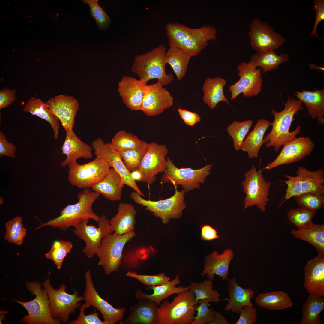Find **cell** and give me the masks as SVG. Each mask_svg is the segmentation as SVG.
Wrapping results in <instances>:
<instances>
[{"instance_id": "6da1fadb", "label": "cell", "mask_w": 324, "mask_h": 324, "mask_svg": "<svg viewBox=\"0 0 324 324\" xmlns=\"http://www.w3.org/2000/svg\"><path fill=\"white\" fill-rule=\"evenodd\" d=\"M100 195L89 189H84L78 193L77 203L68 205L61 210L59 216L41 224L34 230L48 226L65 231L71 226L75 227L83 221L90 219L98 223L100 217L94 212L92 206Z\"/></svg>"}, {"instance_id": "7a4b0ae2", "label": "cell", "mask_w": 324, "mask_h": 324, "mask_svg": "<svg viewBox=\"0 0 324 324\" xmlns=\"http://www.w3.org/2000/svg\"><path fill=\"white\" fill-rule=\"evenodd\" d=\"M303 103L300 100L288 96L283 110L278 112L274 109L272 110L274 119L271 122L272 128L271 131L264 137L266 147H273L275 152H278L284 144L296 137L301 131V126L298 125L292 131H290V128L295 120L294 116L298 114L300 110L304 109Z\"/></svg>"}, {"instance_id": "3957f363", "label": "cell", "mask_w": 324, "mask_h": 324, "mask_svg": "<svg viewBox=\"0 0 324 324\" xmlns=\"http://www.w3.org/2000/svg\"><path fill=\"white\" fill-rule=\"evenodd\" d=\"M166 52L165 47L160 45L146 53L137 55L131 67V72L147 84L151 80L157 79L163 86L170 84L174 78L171 73L166 72Z\"/></svg>"}, {"instance_id": "277c9868", "label": "cell", "mask_w": 324, "mask_h": 324, "mask_svg": "<svg viewBox=\"0 0 324 324\" xmlns=\"http://www.w3.org/2000/svg\"><path fill=\"white\" fill-rule=\"evenodd\" d=\"M170 302L166 300L160 305L157 324H191L199 302L189 290L179 293Z\"/></svg>"}, {"instance_id": "5b68a950", "label": "cell", "mask_w": 324, "mask_h": 324, "mask_svg": "<svg viewBox=\"0 0 324 324\" xmlns=\"http://www.w3.org/2000/svg\"><path fill=\"white\" fill-rule=\"evenodd\" d=\"M296 174V176L285 175L287 180H278L284 182L287 186L285 195L280 201L279 206L290 198L302 194L315 192L324 194V170L322 168L310 171L300 166Z\"/></svg>"}, {"instance_id": "8992f818", "label": "cell", "mask_w": 324, "mask_h": 324, "mask_svg": "<svg viewBox=\"0 0 324 324\" xmlns=\"http://www.w3.org/2000/svg\"><path fill=\"white\" fill-rule=\"evenodd\" d=\"M26 286L32 295L36 296L35 298L26 302L13 300L28 312V315L25 316L22 321L30 324H61L51 314L48 295L46 290L42 289L40 283L37 281L27 282Z\"/></svg>"}, {"instance_id": "52a82bcc", "label": "cell", "mask_w": 324, "mask_h": 324, "mask_svg": "<svg viewBox=\"0 0 324 324\" xmlns=\"http://www.w3.org/2000/svg\"><path fill=\"white\" fill-rule=\"evenodd\" d=\"M136 235L134 231L123 235L113 232L103 238L96 255L99 259L98 265L103 267L106 275L118 270L124 247Z\"/></svg>"}, {"instance_id": "ba28073f", "label": "cell", "mask_w": 324, "mask_h": 324, "mask_svg": "<svg viewBox=\"0 0 324 324\" xmlns=\"http://www.w3.org/2000/svg\"><path fill=\"white\" fill-rule=\"evenodd\" d=\"M42 285L49 296L52 316L61 322L67 323L70 315L81 306L80 302L84 300L83 296L80 295L75 290L72 294L68 293L66 292L67 287L64 284L61 285L58 289H55L49 279L45 281Z\"/></svg>"}, {"instance_id": "9c48e42d", "label": "cell", "mask_w": 324, "mask_h": 324, "mask_svg": "<svg viewBox=\"0 0 324 324\" xmlns=\"http://www.w3.org/2000/svg\"><path fill=\"white\" fill-rule=\"evenodd\" d=\"M185 193L183 190L180 191L176 188L173 196L157 201L146 200L135 191L131 192L130 197L135 203L145 207L147 210L166 224L170 219H178L182 216L186 207L184 202Z\"/></svg>"}, {"instance_id": "30bf717a", "label": "cell", "mask_w": 324, "mask_h": 324, "mask_svg": "<svg viewBox=\"0 0 324 324\" xmlns=\"http://www.w3.org/2000/svg\"><path fill=\"white\" fill-rule=\"evenodd\" d=\"M68 180L73 186L81 189H89L103 178L110 168L108 163L98 157L93 161L80 164L76 160L70 163Z\"/></svg>"}, {"instance_id": "8fae6325", "label": "cell", "mask_w": 324, "mask_h": 324, "mask_svg": "<svg viewBox=\"0 0 324 324\" xmlns=\"http://www.w3.org/2000/svg\"><path fill=\"white\" fill-rule=\"evenodd\" d=\"M167 167L161 178L164 183H170L175 188L181 185L185 192L195 189H200L201 184L204 183L206 178L211 173L212 165L207 164L198 169L191 168H179L172 160L167 157Z\"/></svg>"}, {"instance_id": "7c38bea8", "label": "cell", "mask_w": 324, "mask_h": 324, "mask_svg": "<svg viewBox=\"0 0 324 324\" xmlns=\"http://www.w3.org/2000/svg\"><path fill=\"white\" fill-rule=\"evenodd\" d=\"M264 168L257 170L254 165L246 172L242 181L243 190L246 194L244 209L256 205L262 212L266 209L269 201V192L271 183L267 182L262 174Z\"/></svg>"}, {"instance_id": "4fadbf2b", "label": "cell", "mask_w": 324, "mask_h": 324, "mask_svg": "<svg viewBox=\"0 0 324 324\" xmlns=\"http://www.w3.org/2000/svg\"><path fill=\"white\" fill-rule=\"evenodd\" d=\"M239 80L229 87L231 100H235L240 94L243 96L252 97L257 96L261 92L263 79L261 69L250 62L241 63L237 67Z\"/></svg>"}, {"instance_id": "5bb4252c", "label": "cell", "mask_w": 324, "mask_h": 324, "mask_svg": "<svg viewBox=\"0 0 324 324\" xmlns=\"http://www.w3.org/2000/svg\"><path fill=\"white\" fill-rule=\"evenodd\" d=\"M85 288L84 304L87 308L92 306L101 314L105 324H115L122 320L126 309L116 308L100 296L94 284L89 270L85 273Z\"/></svg>"}, {"instance_id": "9a60e30c", "label": "cell", "mask_w": 324, "mask_h": 324, "mask_svg": "<svg viewBox=\"0 0 324 324\" xmlns=\"http://www.w3.org/2000/svg\"><path fill=\"white\" fill-rule=\"evenodd\" d=\"M250 28V45L256 52H274L285 42V39L281 35L258 19L252 21Z\"/></svg>"}, {"instance_id": "2e32d148", "label": "cell", "mask_w": 324, "mask_h": 324, "mask_svg": "<svg viewBox=\"0 0 324 324\" xmlns=\"http://www.w3.org/2000/svg\"><path fill=\"white\" fill-rule=\"evenodd\" d=\"M89 220H85L75 227L74 232L84 241L86 245L82 251L88 258H91L96 254L103 238L112 233L109 220L105 215L100 217L98 227L92 224L88 225Z\"/></svg>"}, {"instance_id": "e0dca14e", "label": "cell", "mask_w": 324, "mask_h": 324, "mask_svg": "<svg viewBox=\"0 0 324 324\" xmlns=\"http://www.w3.org/2000/svg\"><path fill=\"white\" fill-rule=\"evenodd\" d=\"M168 153L165 145L148 143L139 169L142 175L141 182L151 184L156 180L157 173L164 172L167 167L166 157Z\"/></svg>"}, {"instance_id": "ac0fdd59", "label": "cell", "mask_w": 324, "mask_h": 324, "mask_svg": "<svg viewBox=\"0 0 324 324\" xmlns=\"http://www.w3.org/2000/svg\"><path fill=\"white\" fill-rule=\"evenodd\" d=\"M92 146L96 157L104 159L110 167L114 169L121 176L125 184L133 188L142 196L145 197L132 178L131 172L124 163L119 152L114 148L111 143H105L102 138H99L92 141Z\"/></svg>"}, {"instance_id": "d6986e66", "label": "cell", "mask_w": 324, "mask_h": 324, "mask_svg": "<svg viewBox=\"0 0 324 324\" xmlns=\"http://www.w3.org/2000/svg\"><path fill=\"white\" fill-rule=\"evenodd\" d=\"M277 157L264 168L268 170L278 166L297 162L310 154L314 144L308 136L296 137L283 145Z\"/></svg>"}, {"instance_id": "ffe728a7", "label": "cell", "mask_w": 324, "mask_h": 324, "mask_svg": "<svg viewBox=\"0 0 324 324\" xmlns=\"http://www.w3.org/2000/svg\"><path fill=\"white\" fill-rule=\"evenodd\" d=\"M173 102V98L170 92L157 81L147 85L141 110L147 116H156L171 107Z\"/></svg>"}, {"instance_id": "44dd1931", "label": "cell", "mask_w": 324, "mask_h": 324, "mask_svg": "<svg viewBox=\"0 0 324 324\" xmlns=\"http://www.w3.org/2000/svg\"><path fill=\"white\" fill-rule=\"evenodd\" d=\"M45 102L66 131L73 129L75 117L79 109V103L76 98L73 96L60 94Z\"/></svg>"}, {"instance_id": "7402d4cb", "label": "cell", "mask_w": 324, "mask_h": 324, "mask_svg": "<svg viewBox=\"0 0 324 324\" xmlns=\"http://www.w3.org/2000/svg\"><path fill=\"white\" fill-rule=\"evenodd\" d=\"M147 84L139 79L124 76L119 82L118 90L122 100L129 109L141 110Z\"/></svg>"}, {"instance_id": "603a6c76", "label": "cell", "mask_w": 324, "mask_h": 324, "mask_svg": "<svg viewBox=\"0 0 324 324\" xmlns=\"http://www.w3.org/2000/svg\"><path fill=\"white\" fill-rule=\"evenodd\" d=\"M304 286L309 296H324V256L318 255L309 260L304 267Z\"/></svg>"}, {"instance_id": "cb8c5ba5", "label": "cell", "mask_w": 324, "mask_h": 324, "mask_svg": "<svg viewBox=\"0 0 324 324\" xmlns=\"http://www.w3.org/2000/svg\"><path fill=\"white\" fill-rule=\"evenodd\" d=\"M234 256L231 249H227L220 254L217 251H214L206 257L201 275H206L208 279L212 280L216 275L220 276L223 281L226 280L229 265Z\"/></svg>"}, {"instance_id": "d4e9b609", "label": "cell", "mask_w": 324, "mask_h": 324, "mask_svg": "<svg viewBox=\"0 0 324 324\" xmlns=\"http://www.w3.org/2000/svg\"><path fill=\"white\" fill-rule=\"evenodd\" d=\"M166 33L169 43L197 38H217V31L213 27L207 25L197 28H193L178 22H169L166 26Z\"/></svg>"}, {"instance_id": "484cf974", "label": "cell", "mask_w": 324, "mask_h": 324, "mask_svg": "<svg viewBox=\"0 0 324 324\" xmlns=\"http://www.w3.org/2000/svg\"><path fill=\"white\" fill-rule=\"evenodd\" d=\"M129 308L130 314L120 324H157L159 307L155 303L146 299H138Z\"/></svg>"}, {"instance_id": "4316f807", "label": "cell", "mask_w": 324, "mask_h": 324, "mask_svg": "<svg viewBox=\"0 0 324 324\" xmlns=\"http://www.w3.org/2000/svg\"><path fill=\"white\" fill-rule=\"evenodd\" d=\"M62 153L66 156L61 163L66 166L79 158L91 159L93 157L92 148L80 140L74 133L73 129L66 131L65 139L61 148Z\"/></svg>"}, {"instance_id": "83f0119b", "label": "cell", "mask_w": 324, "mask_h": 324, "mask_svg": "<svg viewBox=\"0 0 324 324\" xmlns=\"http://www.w3.org/2000/svg\"><path fill=\"white\" fill-rule=\"evenodd\" d=\"M226 280L230 298L224 310L239 314L245 306H253L251 299L255 293L254 290L251 288H244L240 286L235 277L228 278Z\"/></svg>"}, {"instance_id": "f1b7e54d", "label": "cell", "mask_w": 324, "mask_h": 324, "mask_svg": "<svg viewBox=\"0 0 324 324\" xmlns=\"http://www.w3.org/2000/svg\"><path fill=\"white\" fill-rule=\"evenodd\" d=\"M137 211L131 204L121 202L117 214L109 220L111 232L123 235L134 231Z\"/></svg>"}, {"instance_id": "f546056e", "label": "cell", "mask_w": 324, "mask_h": 324, "mask_svg": "<svg viewBox=\"0 0 324 324\" xmlns=\"http://www.w3.org/2000/svg\"><path fill=\"white\" fill-rule=\"evenodd\" d=\"M124 184L119 174L113 168L91 188L92 191L101 194L111 201L120 200Z\"/></svg>"}, {"instance_id": "4dcf8cb0", "label": "cell", "mask_w": 324, "mask_h": 324, "mask_svg": "<svg viewBox=\"0 0 324 324\" xmlns=\"http://www.w3.org/2000/svg\"><path fill=\"white\" fill-rule=\"evenodd\" d=\"M179 276L177 275L172 280L168 283L161 285L147 286V290H152L153 293L148 294L143 292L140 289H137L135 293V297L137 299H146L154 302L158 306L160 305L161 302L170 296L174 294H178L184 290H189L188 287L176 286L180 284Z\"/></svg>"}, {"instance_id": "1f68e13d", "label": "cell", "mask_w": 324, "mask_h": 324, "mask_svg": "<svg viewBox=\"0 0 324 324\" xmlns=\"http://www.w3.org/2000/svg\"><path fill=\"white\" fill-rule=\"evenodd\" d=\"M315 89L314 91L296 92L295 95L304 104L311 117L316 119L319 124H324V90Z\"/></svg>"}, {"instance_id": "d6a6232c", "label": "cell", "mask_w": 324, "mask_h": 324, "mask_svg": "<svg viewBox=\"0 0 324 324\" xmlns=\"http://www.w3.org/2000/svg\"><path fill=\"white\" fill-rule=\"evenodd\" d=\"M226 83V80L220 76L213 78L208 76L206 79L202 86V99L211 109H214L221 101L225 102L230 106L224 91Z\"/></svg>"}, {"instance_id": "836d02e7", "label": "cell", "mask_w": 324, "mask_h": 324, "mask_svg": "<svg viewBox=\"0 0 324 324\" xmlns=\"http://www.w3.org/2000/svg\"><path fill=\"white\" fill-rule=\"evenodd\" d=\"M271 122L263 119L257 120L254 129L244 140L241 149L247 153L249 158H257L260 149L264 143V134Z\"/></svg>"}, {"instance_id": "e575fe53", "label": "cell", "mask_w": 324, "mask_h": 324, "mask_svg": "<svg viewBox=\"0 0 324 324\" xmlns=\"http://www.w3.org/2000/svg\"><path fill=\"white\" fill-rule=\"evenodd\" d=\"M23 111L37 116L47 122L52 128L54 139L58 138L60 128L59 120L52 112L46 102L40 98L32 97L25 104Z\"/></svg>"}, {"instance_id": "d590c367", "label": "cell", "mask_w": 324, "mask_h": 324, "mask_svg": "<svg viewBox=\"0 0 324 324\" xmlns=\"http://www.w3.org/2000/svg\"><path fill=\"white\" fill-rule=\"evenodd\" d=\"M291 233L295 238L305 241L313 245L317 251L318 255H324V225L315 224L292 230Z\"/></svg>"}, {"instance_id": "8d00e7d4", "label": "cell", "mask_w": 324, "mask_h": 324, "mask_svg": "<svg viewBox=\"0 0 324 324\" xmlns=\"http://www.w3.org/2000/svg\"><path fill=\"white\" fill-rule=\"evenodd\" d=\"M255 302L259 306L270 310L285 309L293 305L288 294L282 291L261 293Z\"/></svg>"}, {"instance_id": "74e56055", "label": "cell", "mask_w": 324, "mask_h": 324, "mask_svg": "<svg viewBox=\"0 0 324 324\" xmlns=\"http://www.w3.org/2000/svg\"><path fill=\"white\" fill-rule=\"evenodd\" d=\"M166 52V62L170 65L176 74L177 79L180 81L185 75L191 57L180 48L170 45Z\"/></svg>"}, {"instance_id": "f35d334b", "label": "cell", "mask_w": 324, "mask_h": 324, "mask_svg": "<svg viewBox=\"0 0 324 324\" xmlns=\"http://www.w3.org/2000/svg\"><path fill=\"white\" fill-rule=\"evenodd\" d=\"M289 59V55L282 53L277 55L275 52H256L253 55L250 61L256 67H260L265 74L277 69L283 63L287 62Z\"/></svg>"}, {"instance_id": "ab89813d", "label": "cell", "mask_w": 324, "mask_h": 324, "mask_svg": "<svg viewBox=\"0 0 324 324\" xmlns=\"http://www.w3.org/2000/svg\"><path fill=\"white\" fill-rule=\"evenodd\" d=\"M324 309V298L321 297H308L303 305L302 316L300 324H320V316Z\"/></svg>"}, {"instance_id": "60d3db41", "label": "cell", "mask_w": 324, "mask_h": 324, "mask_svg": "<svg viewBox=\"0 0 324 324\" xmlns=\"http://www.w3.org/2000/svg\"><path fill=\"white\" fill-rule=\"evenodd\" d=\"M188 287L189 290L195 294L197 302L206 300L218 303L220 299V295L217 290L213 289L212 280L208 279L201 282L191 281Z\"/></svg>"}, {"instance_id": "b9f144b4", "label": "cell", "mask_w": 324, "mask_h": 324, "mask_svg": "<svg viewBox=\"0 0 324 324\" xmlns=\"http://www.w3.org/2000/svg\"><path fill=\"white\" fill-rule=\"evenodd\" d=\"M148 144L141 140L140 145L136 148L119 153L124 163L129 171L131 172L139 170Z\"/></svg>"}, {"instance_id": "7bdbcfd3", "label": "cell", "mask_w": 324, "mask_h": 324, "mask_svg": "<svg viewBox=\"0 0 324 324\" xmlns=\"http://www.w3.org/2000/svg\"><path fill=\"white\" fill-rule=\"evenodd\" d=\"M253 123L251 120L242 122L234 121L227 126L228 134L232 138L233 146L236 151L241 149L245 137Z\"/></svg>"}, {"instance_id": "ee69618b", "label": "cell", "mask_w": 324, "mask_h": 324, "mask_svg": "<svg viewBox=\"0 0 324 324\" xmlns=\"http://www.w3.org/2000/svg\"><path fill=\"white\" fill-rule=\"evenodd\" d=\"M141 141L134 134L122 130L116 134L111 143L114 148L120 153L136 148Z\"/></svg>"}, {"instance_id": "f6af8a7d", "label": "cell", "mask_w": 324, "mask_h": 324, "mask_svg": "<svg viewBox=\"0 0 324 324\" xmlns=\"http://www.w3.org/2000/svg\"><path fill=\"white\" fill-rule=\"evenodd\" d=\"M73 247V243L70 241H55L45 256L53 261L57 268L60 269L62 267L64 258Z\"/></svg>"}, {"instance_id": "bcb514c9", "label": "cell", "mask_w": 324, "mask_h": 324, "mask_svg": "<svg viewBox=\"0 0 324 324\" xmlns=\"http://www.w3.org/2000/svg\"><path fill=\"white\" fill-rule=\"evenodd\" d=\"M214 40L213 38L209 37L197 38L169 43V45H175L180 48L192 57L197 55L204 50L207 46L209 41Z\"/></svg>"}, {"instance_id": "7dc6e473", "label": "cell", "mask_w": 324, "mask_h": 324, "mask_svg": "<svg viewBox=\"0 0 324 324\" xmlns=\"http://www.w3.org/2000/svg\"><path fill=\"white\" fill-rule=\"evenodd\" d=\"M294 198L297 205L301 208L317 211L324 205V194L319 193H305L296 196Z\"/></svg>"}, {"instance_id": "c3c4849f", "label": "cell", "mask_w": 324, "mask_h": 324, "mask_svg": "<svg viewBox=\"0 0 324 324\" xmlns=\"http://www.w3.org/2000/svg\"><path fill=\"white\" fill-rule=\"evenodd\" d=\"M98 0H83L85 4H88L90 8V14L96 22L98 28L106 30L109 27L111 20L103 9L98 4Z\"/></svg>"}, {"instance_id": "681fc988", "label": "cell", "mask_w": 324, "mask_h": 324, "mask_svg": "<svg viewBox=\"0 0 324 324\" xmlns=\"http://www.w3.org/2000/svg\"><path fill=\"white\" fill-rule=\"evenodd\" d=\"M316 212V211L299 208L289 211L287 217L290 222L298 229L313 223L312 218Z\"/></svg>"}, {"instance_id": "f907efd6", "label": "cell", "mask_w": 324, "mask_h": 324, "mask_svg": "<svg viewBox=\"0 0 324 324\" xmlns=\"http://www.w3.org/2000/svg\"><path fill=\"white\" fill-rule=\"evenodd\" d=\"M127 276L133 278L147 286L161 285L169 282L170 278L163 273L156 275H148L138 274L135 272H128L126 274Z\"/></svg>"}, {"instance_id": "816d5d0a", "label": "cell", "mask_w": 324, "mask_h": 324, "mask_svg": "<svg viewBox=\"0 0 324 324\" xmlns=\"http://www.w3.org/2000/svg\"><path fill=\"white\" fill-rule=\"evenodd\" d=\"M199 303V305L196 309L197 315L191 324H208L216 311L213 308L209 307L211 305L206 300H200Z\"/></svg>"}, {"instance_id": "f5cc1de1", "label": "cell", "mask_w": 324, "mask_h": 324, "mask_svg": "<svg viewBox=\"0 0 324 324\" xmlns=\"http://www.w3.org/2000/svg\"><path fill=\"white\" fill-rule=\"evenodd\" d=\"M87 308L83 304L80 308V313L76 319L68 322L69 324H105L104 321L100 319L99 314L94 309V311L88 315L85 314V311Z\"/></svg>"}, {"instance_id": "db71d44e", "label": "cell", "mask_w": 324, "mask_h": 324, "mask_svg": "<svg viewBox=\"0 0 324 324\" xmlns=\"http://www.w3.org/2000/svg\"><path fill=\"white\" fill-rule=\"evenodd\" d=\"M238 320L236 324H253L257 317L256 308L248 306H245L241 310Z\"/></svg>"}, {"instance_id": "11a10c76", "label": "cell", "mask_w": 324, "mask_h": 324, "mask_svg": "<svg viewBox=\"0 0 324 324\" xmlns=\"http://www.w3.org/2000/svg\"><path fill=\"white\" fill-rule=\"evenodd\" d=\"M16 146L13 143L9 142L4 133L0 131V155L15 157Z\"/></svg>"}, {"instance_id": "9f6ffc18", "label": "cell", "mask_w": 324, "mask_h": 324, "mask_svg": "<svg viewBox=\"0 0 324 324\" xmlns=\"http://www.w3.org/2000/svg\"><path fill=\"white\" fill-rule=\"evenodd\" d=\"M314 8L313 10L316 13L315 21L312 30L310 35V37L315 36L320 40L317 33V27L320 22L324 20V0H314Z\"/></svg>"}, {"instance_id": "6f0895ef", "label": "cell", "mask_w": 324, "mask_h": 324, "mask_svg": "<svg viewBox=\"0 0 324 324\" xmlns=\"http://www.w3.org/2000/svg\"><path fill=\"white\" fill-rule=\"evenodd\" d=\"M23 226L22 219L20 216H17L7 222L5 224V233L4 236V239L7 241L12 234L20 230L23 227Z\"/></svg>"}, {"instance_id": "680465c9", "label": "cell", "mask_w": 324, "mask_h": 324, "mask_svg": "<svg viewBox=\"0 0 324 324\" xmlns=\"http://www.w3.org/2000/svg\"><path fill=\"white\" fill-rule=\"evenodd\" d=\"M16 91L8 88H2L0 91V109L5 108L15 100Z\"/></svg>"}, {"instance_id": "91938a15", "label": "cell", "mask_w": 324, "mask_h": 324, "mask_svg": "<svg viewBox=\"0 0 324 324\" xmlns=\"http://www.w3.org/2000/svg\"><path fill=\"white\" fill-rule=\"evenodd\" d=\"M178 113L185 124L189 126H193L201 120L200 115L196 112H192L181 108L178 109Z\"/></svg>"}, {"instance_id": "94428289", "label": "cell", "mask_w": 324, "mask_h": 324, "mask_svg": "<svg viewBox=\"0 0 324 324\" xmlns=\"http://www.w3.org/2000/svg\"><path fill=\"white\" fill-rule=\"evenodd\" d=\"M201 227V238L202 240L210 241L220 238L217 231L210 225H204Z\"/></svg>"}, {"instance_id": "6125c7cd", "label": "cell", "mask_w": 324, "mask_h": 324, "mask_svg": "<svg viewBox=\"0 0 324 324\" xmlns=\"http://www.w3.org/2000/svg\"><path fill=\"white\" fill-rule=\"evenodd\" d=\"M27 233L26 228L23 227L20 231L12 234L7 241L10 243L21 245L22 244L24 239Z\"/></svg>"}, {"instance_id": "be15d7a7", "label": "cell", "mask_w": 324, "mask_h": 324, "mask_svg": "<svg viewBox=\"0 0 324 324\" xmlns=\"http://www.w3.org/2000/svg\"><path fill=\"white\" fill-rule=\"evenodd\" d=\"M229 322L221 313L215 311L213 317L208 324H229Z\"/></svg>"}, {"instance_id": "e7e4bbea", "label": "cell", "mask_w": 324, "mask_h": 324, "mask_svg": "<svg viewBox=\"0 0 324 324\" xmlns=\"http://www.w3.org/2000/svg\"><path fill=\"white\" fill-rule=\"evenodd\" d=\"M131 174L132 178L135 181L136 180L141 182L142 175L139 170H135L131 171Z\"/></svg>"}, {"instance_id": "03108f58", "label": "cell", "mask_w": 324, "mask_h": 324, "mask_svg": "<svg viewBox=\"0 0 324 324\" xmlns=\"http://www.w3.org/2000/svg\"><path fill=\"white\" fill-rule=\"evenodd\" d=\"M8 312L5 311H0V324H2V321L4 320V318H5V314H6Z\"/></svg>"}]
</instances>
